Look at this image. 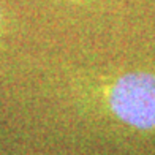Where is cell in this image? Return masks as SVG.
Masks as SVG:
<instances>
[{"instance_id": "1", "label": "cell", "mask_w": 155, "mask_h": 155, "mask_svg": "<svg viewBox=\"0 0 155 155\" xmlns=\"http://www.w3.org/2000/svg\"><path fill=\"white\" fill-rule=\"evenodd\" d=\"M108 114L120 125L141 131L155 130V74L128 71L108 79L100 87Z\"/></svg>"}, {"instance_id": "2", "label": "cell", "mask_w": 155, "mask_h": 155, "mask_svg": "<svg viewBox=\"0 0 155 155\" xmlns=\"http://www.w3.org/2000/svg\"><path fill=\"white\" fill-rule=\"evenodd\" d=\"M2 22H3V16H2V11H0V30H2Z\"/></svg>"}]
</instances>
